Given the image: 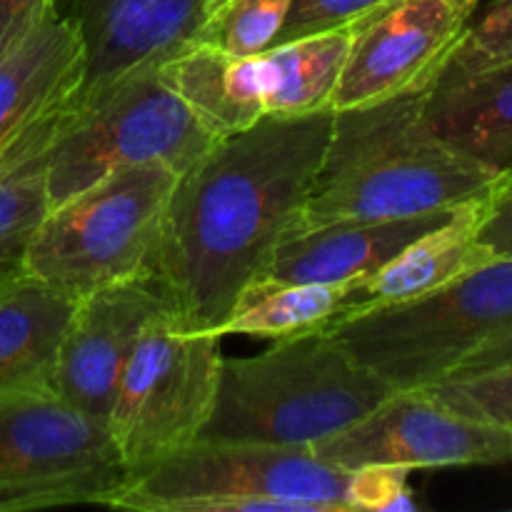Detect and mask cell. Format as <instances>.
Masks as SVG:
<instances>
[{
    "mask_svg": "<svg viewBox=\"0 0 512 512\" xmlns=\"http://www.w3.org/2000/svg\"><path fill=\"white\" fill-rule=\"evenodd\" d=\"M333 115H265L180 175L155 283L185 323L220 335L240 290L268 273L313 188Z\"/></svg>",
    "mask_w": 512,
    "mask_h": 512,
    "instance_id": "6da1fadb",
    "label": "cell"
},
{
    "mask_svg": "<svg viewBox=\"0 0 512 512\" xmlns=\"http://www.w3.org/2000/svg\"><path fill=\"white\" fill-rule=\"evenodd\" d=\"M428 93L335 110L323 163L293 230L450 213L498 188L508 173L450 148L430 128Z\"/></svg>",
    "mask_w": 512,
    "mask_h": 512,
    "instance_id": "7a4b0ae2",
    "label": "cell"
},
{
    "mask_svg": "<svg viewBox=\"0 0 512 512\" xmlns=\"http://www.w3.org/2000/svg\"><path fill=\"white\" fill-rule=\"evenodd\" d=\"M393 393L325 328L265 353L223 358L213 413L198 440L310 448L358 423Z\"/></svg>",
    "mask_w": 512,
    "mask_h": 512,
    "instance_id": "3957f363",
    "label": "cell"
},
{
    "mask_svg": "<svg viewBox=\"0 0 512 512\" xmlns=\"http://www.w3.org/2000/svg\"><path fill=\"white\" fill-rule=\"evenodd\" d=\"M178 178L163 163L133 165L50 208L30 240L23 273L73 298L155 280Z\"/></svg>",
    "mask_w": 512,
    "mask_h": 512,
    "instance_id": "277c9868",
    "label": "cell"
},
{
    "mask_svg": "<svg viewBox=\"0 0 512 512\" xmlns=\"http://www.w3.org/2000/svg\"><path fill=\"white\" fill-rule=\"evenodd\" d=\"M223 138L155 68L135 70L58 115L45 158L50 208L115 170L163 163L183 175Z\"/></svg>",
    "mask_w": 512,
    "mask_h": 512,
    "instance_id": "5b68a950",
    "label": "cell"
},
{
    "mask_svg": "<svg viewBox=\"0 0 512 512\" xmlns=\"http://www.w3.org/2000/svg\"><path fill=\"white\" fill-rule=\"evenodd\" d=\"M325 330L393 390L438 383L512 330V258L480 265L423 298L350 310Z\"/></svg>",
    "mask_w": 512,
    "mask_h": 512,
    "instance_id": "8992f818",
    "label": "cell"
},
{
    "mask_svg": "<svg viewBox=\"0 0 512 512\" xmlns=\"http://www.w3.org/2000/svg\"><path fill=\"white\" fill-rule=\"evenodd\" d=\"M353 470L315 458L310 448L205 443L135 470L110 508L143 512H343Z\"/></svg>",
    "mask_w": 512,
    "mask_h": 512,
    "instance_id": "52a82bcc",
    "label": "cell"
},
{
    "mask_svg": "<svg viewBox=\"0 0 512 512\" xmlns=\"http://www.w3.org/2000/svg\"><path fill=\"white\" fill-rule=\"evenodd\" d=\"M223 365V335L185 323L173 308L145 325L108 413L120 458L135 470L188 448L203 433Z\"/></svg>",
    "mask_w": 512,
    "mask_h": 512,
    "instance_id": "ba28073f",
    "label": "cell"
},
{
    "mask_svg": "<svg viewBox=\"0 0 512 512\" xmlns=\"http://www.w3.org/2000/svg\"><path fill=\"white\" fill-rule=\"evenodd\" d=\"M128 478L108 423L55 393L0 400V512L110 508Z\"/></svg>",
    "mask_w": 512,
    "mask_h": 512,
    "instance_id": "9c48e42d",
    "label": "cell"
},
{
    "mask_svg": "<svg viewBox=\"0 0 512 512\" xmlns=\"http://www.w3.org/2000/svg\"><path fill=\"white\" fill-rule=\"evenodd\" d=\"M310 453L340 470L500 465L512 460V433L413 388L393 390L358 423L310 445Z\"/></svg>",
    "mask_w": 512,
    "mask_h": 512,
    "instance_id": "30bf717a",
    "label": "cell"
},
{
    "mask_svg": "<svg viewBox=\"0 0 512 512\" xmlns=\"http://www.w3.org/2000/svg\"><path fill=\"white\" fill-rule=\"evenodd\" d=\"M483 0H393L353 23L333 110L433 88Z\"/></svg>",
    "mask_w": 512,
    "mask_h": 512,
    "instance_id": "8fae6325",
    "label": "cell"
},
{
    "mask_svg": "<svg viewBox=\"0 0 512 512\" xmlns=\"http://www.w3.org/2000/svg\"><path fill=\"white\" fill-rule=\"evenodd\" d=\"M173 308L155 280L110 285L78 298L60 345L53 393L90 418L108 423L125 363L145 325Z\"/></svg>",
    "mask_w": 512,
    "mask_h": 512,
    "instance_id": "7c38bea8",
    "label": "cell"
},
{
    "mask_svg": "<svg viewBox=\"0 0 512 512\" xmlns=\"http://www.w3.org/2000/svg\"><path fill=\"white\" fill-rule=\"evenodd\" d=\"M53 8L80 35L85 80L78 98H88L198 40L210 0H53Z\"/></svg>",
    "mask_w": 512,
    "mask_h": 512,
    "instance_id": "4fadbf2b",
    "label": "cell"
},
{
    "mask_svg": "<svg viewBox=\"0 0 512 512\" xmlns=\"http://www.w3.org/2000/svg\"><path fill=\"white\" fill-rule=\"evenodd\" d=\"M85 50L55 8L0 55V153L48 115L78 98Z\"/></svg>",
    "mask_w": 512,
    "mask_h": 512,
    "instance_id": "5bb4252c",
    "label": "cell"
},
{
    "mask_svg": "<svg viewBox=\"0 0 512 512\" xmlns=\"http://www.w3.org/2000/svg\"><path fill=\"white\" fill-rule=\"evenodd\" d=\"M453 213L455 210L413 218L348 220L293 230L278 245L265 275L300 283H358L378 273L415 238L438 228Z\"/></svg>",
    "mask_w": 512,
    "mask_h": 512,
    "instance_id": "9a60e30c",
    "label": "cell"
},
{
    "mask_svg": "<svg viewBox=\"0 0 512 512\" xmlns=\"http://www.w3.org/2000/svg\"><path fill=\"white\" fill-rule=\"evenodd\" d=\"M78 298L20 273L0 283V400L53 393L60 345Z\"/></svg>",
    "mask_w": 512,
    "mask_h": 512,
    "instance_id": "2e32d148",
    "label": "cell"
},
{
    "mask_svg": "<svg viewBox=\"0 0 512 512\" xmlns=\"http://www.w3.org/2000/svg\"><path fill=\"white\" fill-rule=\"evenodd\" d=\"M160 73L218 138L248 130L268 115V65L263 53L233 55L193 40L170 55Z\"/></svg>",
    "mask_w": 512,
    "mask_h": 512,
    "instance_id": "e0dca14e",
    "label": "cell"
},
{
    "mask_svg": "<svg viewBox=\"0 0 512 512\" xmlns=\"http://www.w3.org/2000/svg\"><path fill=\"white\" fill-rule=\"evenodd\" d=\"M485 200L488 195L458 208L438 228L415 238L378 273L353 283V300L345 313L423 298L458 280L460 275L493 263V255L478 243Z\"/></svg>",
    "mask_w": 512,
    "mask_h": 512,
    "instance_id": "ac0fdd59",
    "label": "cell"
},
{
    "mask_svg": "<svg viewBox=\"0 0 512 512\" xmlns=\"http://www.w3.org/2000/svg\"><path fill=\"white\" fill-rule=\"evenodd\" d=\"M425 118L450 148L512 173V60L458 83L433 85Z\"/></svg>",
    "mask_w": 512,
    "mask_h": 512,
    "instance_id": "d6986e66",
    "label": "cell"
},
{
    "mask_svg": "<svg viewBox=\"0 0 512 512\" xmlns=\"http://www.w3.org/2000/svg\"><path fill=\"white\" fill-rule=\"evenodd\" d=\"M353 300V283H300L273 275L253 280L240 290L220 335L290 338L320 330L343 315Z\"/></svg>",
    "mask_w": 512,
    "mask_h": 512,
    "instance_id": "ffe728a7",
    "label": "cell"
},
{
    "mask_svg": "<svg viewBox=\"0 0 512 512\" xmlns=\"http://www.w3.org/2000/svg\"><path fill=\"white\" fill-rule=\"evenodd\" d=\"M65 108L35 123L0 153V283L23 273L30 240L50 210L45 158Z\"/></svg>",
    "mask_w": 512,
    "mask_h": 512,
    "instance_id": "44dd1931",
    "label": "cell"
},
{
    "mask_svg": "<svg viewBox=\"0 0 512 512\" xmlns=\"http://www.w3.org/2000/svg\"><path fill=\"white\" fill-rule=\"evenodd\" d=\"M350 40L353 25L303 35L263 50L268 65V115L295 118L333 110Z\"/></svg>",
    "mask_w": 512,
    "mask_h": 512,
    "instance_id": "7402d4cb",
    "label": "cell"
},
{
    "mask_svg": "<svg viewBox=\"0 0 512 512\" xmlns=\"http://www.w3.org/2000/svg\"><path fill=\"white\" fill-rule=\"evenodd\" d=\"M290 0H210L198 40L233 55H258L278 38Z\"/></svg>",
    "mask_w": 512,
    "mask_h": 512,
    "instance_id": "603a6c76",
    "label": "cell"
},
{
    "mask_svg": "<svg viewBox=\"0 0 512 512\" xmlns=\"http://www.w3.org/2000/svg\"><path fill=\"white\" fill-rule=\"evenodd\" d=\"M420 390L455 413L512 433V363L478 373L448 375Z\"/></svg>",
    "mask_w": 512,
    "mask_h": 512,
    "instance_id": "cb8c5ba5",
    "label": "cell"
},
{
    "mask_svg": "<svg viewBox=\"0 0 512 512\" xmlns=\"http://www.w3.org/2000/svg\"><path fill=\"white\" fill-rule=\"evenodd\" d=\"M512 60V0H495L478 20H470L468 30L453 55L445 63L435 85L458 83L475 73Z\"/></svg>",
    "mask_w": 512,
    "mask_h": 512,
    "instance_id": "d4e9b609",
    "label": "cell"
},
{
    "mask_svg": "<svg viewBox=\"0 0 512 512\" xmlns=\"http://www.w3.org/2000/svg\"><path fill=\"white\" fill-rule=\"evenodd\" d=\"M388 3L393 0H290L288 18L273 45L323 30L348 28Z\"/></svg>",
    "mask_w": 512,
    "mask_h": 512,
    "instance_id": "484cf974",
    "label": "cell"
},
{
    "mask_svg": "<svg viewBox=\"0 0 512 512\" xmlns=\"http://www.w3.org/2000/svg\"><path fill=\"white\" fill-rule=\"evenodd\" d=\"M405 468H360L353 470L350 510H390L398 508L405 490Z\"/></svg>",
    "mask_w": 512,
    "mask_h": 512,
    "instance_id": "4316f807",
    "label": "cell"
},
{
    "mask_svg": "<svg viewBox=\"0 0 512 512\" xmlns=\"http://www.w3.org/2000/svg\"><path fill=\"white\" fill-rule=\"evenodd\" d=\"M478 243L495 260L512 258V173L505 175L485 200L478 225Z\"/></svg>",
    "mask_w": 512,
    "mask_h": 512,
    "instance_id": "83f0119b",
    "label": "cell"
},
{
    "mask_svg": "<svg viewBox=\"0 0 512 512\" xmlns=\"http://www.w3.org/2000/svg\"><path fill=\"white\" fill-rule=\"evenodd\" d=\"M53 10V0H0V55Z\"/></svg>",
    "mask_w": 512,
    "mask_h": 512,
    "instance_id": "f1b7e54d",
    "label": "cell"
},
{
    "mask_svg": "<svg viewBox=\"0 0 512 512\" xmlns=\"http://www.w3.org/2000/svg\"><path fill=\"white\" fill-rule=\"evenodd\" d=\"M505 363H512V330L510 333L500 335V338H495L493 343L475 350V353L470 355V358L465 360L453 375L478 373V370H488V368H495V365H505Z\"/></svg>",
    "mask_w": 512,
    "mask_h": 512,
    "instance_id": "f546056e",
    "label": "cell"
}]
</instances>
